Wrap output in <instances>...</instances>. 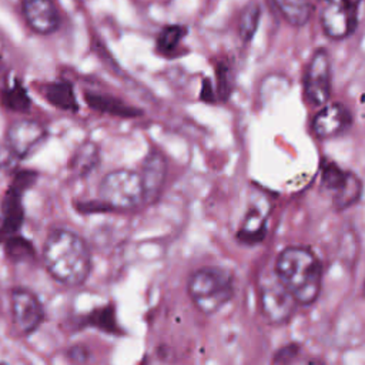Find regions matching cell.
Instances as JSON below:
<instances>
[{
  "label": "cell",
  "instance_id": "6da1fadb",
  "mask_svg": "<svg viewBox=\"0 0 365 365\" xmlns=\"http://www.w3.org/2000/svg\"><path fill=\"white\" fill-rule=\"evenodd\" d=\"M41 259L48 275L66 287H81L91 272V252L87 242L66 228L48 232L43 244Z\"/></svg>",
  "mask_w": 365,
  "mask_h": 365
},
{
  "label": "cell",
  "instance_id": "7a4b0ae2",
  "mask_svg": "<svg viewBox=\"0 0 365 365\" xmlns=\"http://www.w3.org/2000/svg\"><path fill=\"white\" fill-rule=\"evenodd\" d=\"M274 275L298 305H311L318 299L322 285V265L308 247L291 245L284 248L277 255Z\"/></svg>",
  "mask_w": 365,
  "mask_h": 365
},
{
  "label": "cell",
  "instance_id": "3957f363",
  "mask_svg": "<svg viewBox=\"0 0 365 365\" xmlns=\"http://www.w3.org/2000/svg\"><path fill=\"white\" fill-rule=\"evenodd\" d=\"M187 291L200 312L212 315L232 299L234 278L232 274L222 267H200L190 274Z\"/></svg>",
  "mask_w": 365,
  "mask_h": 365
},
{
  "label": "cell",
  "instance_id": "277c9868",
  "mask_svg": "<svg viewBox=\"0 0 365 365\" xmlns=\"http://www.w3.org/2000/svg\"><path fill=\"white\" fill-rule=\"evenodd\" d=\"M98 200L108 210H131L145 202L140 173L114 170L104 175L98 187Z\"/></svg>",
  "mask_w": 365,
  "mask_h": 365
},
{
  "label": "cell",
  "instance_id": "5b68a950",
  "mask_svg": "<svg viewBox=\"0 0 365 365\" xmlns=\"http://www.w3.org/2000/svg\"><path fill=\"white\" fill-rule=\"evenodd\" d=\"M297 301L287 288L274 278L265 279L259 287V308L265 319L271 324L281 325L288 322L297 309Z\"/></svg>",
  "mask_w": 365,
  "mask_h": 365
},
{
  "label": "cell",
  "instance_id": "8992f818",
  "mask_svg": "<svg viewBox=\"0 0 365 365\" xmlns=\"http://www.w3.org/2000/svg\"><path fill=\"white\" fill-rule=\"evenodd\" d=\"M305 97L311 106L324 107L331 94V63L327 50L318 48L307 67L304 80Z\"/></svg>",
  "mask_w": 365,
  "mask_h": 365
},
{
  "label": "cell",
  "instance_id": "52a82bcc",
  "mask_svg": "<svg viewBox=\"0 0 365 365\" xmlns=\"http://www.w3.org/2000/svg\"><path fill=\"white\" fill-rule=\"evenodd\" d=\"M319 21L324 33L332 40H342L352 34L356 27L358 4L349 1H321Z\"/></svg>",
  "mask_w": 365,
  "mask_h": 365
},
{
  "label": "cell",
  "instance_id": "ba28073f",
  "mask_svg": "<svg viewBox=\"0 0 365 365\" xmlns=\"http://www.w3.org/2000/svg\"><path fill=\"white\" fill-rule=\"evenodd\" d=\"M13 322L20 334H34L44 319V307L38 297L27 288H14L10 292Z\"/></svg>",
  "mask_w": 365,
  "mask_h": 365
},
{
  "label": "cell",
  "instance_id": "9c48e42d",
  "mask_svg": "<svg viewBox=\"0 0 365 365\" xmlns=\"http://www.w3.org/2000/svg\"><path fill=\"white\" fill-rule=\"evenodd\" d=\"M46 128L36 120H16L6 131V143L11 154L26 158L46 140Z\"/></svg>",
  "mask_w": 365,
  "mask_h": 365
},
{
  "label": "cell",
  "instance_id": "30bf717a",
  "mask_svg": "<svg viewBox=\"0 0 365 365\" xmlns=\"http://www.w3.org/2000/svg\"><path fill=\"white\" fill-rule=\"evenodd\" d=\"M351 124L349 110L339 103L321 107L312 120V130L319 138H331L344 133Z\"/></svg>",
  "mask_w": 365,
  "mask_h": 365
},
{
  "label": "cell",
  "instance_id": "8fae6325",
  "mask_svg": "<svg viewBox=\"0 0 365 365\" xmlns=\"http://www.w3.org/2000/svg\"><path fill=\"white\" fill-rule=\"evenodd\" d=\"M165 174L167 163L164 155L158 151H150L143 160L140 173L145 194V202H153L160 197L165 181Z\"/></svg>",
  "mask_w": 365,
  "mask_h": 365
},
{
  "label": "cell",
  "instance_id": "7c38bea8",
  "mask_svg": "<svg viewBox=\"0 0 365 365\" xmlns=\"http://www.w3.org/2000/svg\"><path fill=\"white\" fill-rule=\"evenodd\" d=\"M23 13L29 26L40 34L53 33L60 23L53 0H23Z\"/></svg>",
  "mask_w": 365,
  "mask_h": 365
},
{
  "label": "cell",
  "instance_id": "4fadbf2b",
  "mask_svg": "<svg viewBox=\"0 0 365 365\" xmlns=\"http://www.w3.org/2000/svg\"><path fill=\"white\" fill-rule=\"evenodd\" d=\"M81 327L97 328L110 335H121L123 329L117 321V311L114 304H106L103 307L94 308L93 311L81 315L78 318Z\"/></svg>",
  "mask_w": 365,
  "mask_h": 365
},
{
  "label": "cell",
  "instance_id": "5bb4252c",
  "mask_svg": "<svg viewBox=\"0 0 365 365\" xmlns=\"http://www.w3.org/2000/svg\"><path fill=\"white\" fill-rule=\"evenodd\" d=\"M84 98L93 110H97L100 113L110 114V115H114V117L131 118V117H137V115L141 114V111L138 108L131 107V106L125 104L123 100H118L113 96L87 91L84 94Z\"/></svg>",
  "mask_w": 365,
  "mask_h": 365
},
{
  "label": "cell",
  "instance_id": "9a60e30c",
  "mask_svg": "<svg viewBox=\"0 0 365 365\" xmlns=\"http://www.w3.org/2000/svg\"><path fill=\"white\" fill-rule=\"evenodd\" d=\"M265 235V212L258 207H251L245 214L237 232L238 241L252 245L262 241Z\"/></svg>",
  "mask_w": 365,
  "mask_h": 365
},
{
  "label": "cell",
  "instance_id": "2e32d148",
  "mask_svg": "<svg viewBox=\"0 0 365 365\" xmlns=\"http://www.w3.org/2000/svg\"><path fill=\"white\" fill-rule=\"evenodd\" d=\"M43 94L50 104L60 110L74 113L78 108L73 86L66 80H58L46 84L43 88Z\"/></svg>",
  "mask_w": 365,
  "mask_h": 365
},
{
  "label": "cell",
  "instance_id": "e0dca14e",
  "mask_svg": "<svg viewBox=\"0 0 365 365\" xmlns=\"http://www.w3.org/2000/svg\"><path fill=\"white\" fill-rule=\"evenodd\" d=\"M100 151L97 144L87 141L77 147L70 161V171L76 177H87L98 165Z\"/></svg>",
  "mask_w": 365,
  "mask_h": 365
},
{
  "label": "cell",
  "instance_id": "ac0fdd59",
  "mask_svg": "<svg viewBox=\"0 0 365 365\" xmlns=\"http://www.w3.org/2000/svg\"><path fill=\"white\" fill-rule=\"evenodd\" d=\"M281 16L294 27L307 24L312 16V4L309 0H274Z\"/></svg>",
  "mask_w": 365,
  "mask_h": 365
},
{
  "label": "cell",
  "instance_id": "d6986e66",
  "mask_svg": "<svg viewBox=\"0 0 365 365\" xmlns=\"http://www.w3.org/2000/svg\"><path fill=\"white\" fill-rule=\"evenodd\" d=\"M362 194V181L354 173H346L342 184L334 192V207L338 211H344L355 205Z\"/></svg>",
  "mask_w": 365,
  "mask_h": 365
},
{
  "label": "cell",
  "instance_id": "ffe728a7",
  "mask_svg": "<svg viewBox=\"0 0 365 365\" xmlns=\"http://www.w3.org/2000/svg\"><path fill=\"white\" fill-rule=\"evenodd\" d=\"M3 245H4L6 258L16 264L31 261L36 255V250H34L33 244L27 238L21 237L19 234L9 237L3 242Z\"/></svg>",
  "mask_w": 365,
  "mask_h": 365
},
{
  "label": "cell",
  "instance_id": "44dd1931",
  "mask_svg": "<svg viewBox=\"0 0 365 365\" xmlns=\"http://www.w3.org/2000/svg\"><path fill=\"white\" fill-rule=\"evenodd\" d=\"M259 19H261V7L258 3L251 1L242 9L240 14V21H238V33L242 41L247 43L252 40V37L258 30Z\"/></svg>",
  "mask_w": 365,
  "mask_h": 365
},
{
  "label": "cell",
  "instance_id": "7402d4cb",
  "mask_svg": "<svg viewBox=\"0 0 365 365\" xmlns=\"http://www.w3.org/2000/svg\"><path fill=\"white\" fill-rule=\"evenodd\" d=\"M1 100L9 110L17 111V113H26L30 110V106H31V101L26 88L17 80L14 81L13 86L6 87L3 90Z\"/></svg>",
  "mask_w": 365,
  "mask_h": 365
},
{
  "label": "cell",
  "instance_id": "603a6c76",
  "mask_svg": "<svg viewBox=\"0 0 365 365\" xmlns=\"http://www.w3.org/2000/svg\"><path fill=\"white\" fill-rule=\"evenodd\" d=\"M187 29L178 24L167 26L161 30V33L157 37V48L161 53H171L177 48V46L181 43L182 37L185 36Z\"/></svg>",
  "mask_w": 365,
  "mask_h": 365
},
{
  "label": "cell",
  "instance_id": "cb8c5ba5",
  "mask_svg": "<svg viewBox=\"0 0 365 365\" xmlns=\"http://www.w3.org/2000/svg\"><path fill=\"white\" fill-rule=\"evenodd\" d=\"M345 175H346V171L341 170L336 164L329 163L322 168V185L335 192L342 184Z\"/></svg>",
  "mask_w": 365,
  "mask_h": 365
},
{
  "label": "cell",
  "instance_id": "d4e9b609",
  "mask_svg": "<svg viewBox=\"0 0 365 365\" xmlns=\"http://www.w3.org/2000/svg\"><path fill=\"white\" fill-rule=\"evenodd\" d=\"M67 356L76 364H83L88 358V351L84 345H74L67 351Z\"/></svg>",
  "mask_w": 365,
  "mask_h": 365
},
{
  "label": "cell",
  "instance_id": "484cf974",
  "mask_svg": "<svg viewBox=\"0 0 365 365\" xmlns=\"http://www.w3.org/2000/svg\"><path fill=\"white\" fill-rule=\"evenodd\" d=\"M3 225H4V212H3V205H1V202H0V234H1Z\"/></svg>",
  "mask_w": 365,
  "mask_h": 365
},
{
  "label": "cell",
  "instance_id": "4316f807",
  "mask_svg": "<svg viewBox=\"0 0 365 365\" xmlns=\"http://www.w3.org/2000/svg\"><path fill=\"white\" fill-rule=\"evenodd\" d=\"M321 1H325V0H321ZM336 1H349V3H355V4H359L361 0H336Z\"/></svg>",
  "mask_w": 365,
  "mask_h": 365
},
{
  "label": "cell",
  "instance_id": "83f0119b",
  "mask_svg": "<svg viewBox=\"0 0 365 365\" xmlns=\"http://www.w3.org/2000/svg\"><path fill=\"white\" fill-rule=\"evenodd\" d=\"M308 365H324V364H322V362H319V361H315V359H314V361H309V362H308Z\"/></svg>",
  "mask_w": 365,
  "mask_h": 365
},
{
  "label": "cell",
  "instance_id": "f1b7e54d",
  "mask_svg": "<svg viewBox=\"0 0 365 365\" xmlns=\"http://www.w3.org/2000/svg\"><path fill=\"white\" fill-rule=\"evenodd\" d=\"M364 294H365V279H364Z\"/></svg>",
  "mask_w": 365,
  "mask_h": 365
},
{
  "label": "cell",
  "instance_id": "f546056e",
  "mask_svg": "<svg viewBox=\"0 0 365 365\" xmlns=\"http://www.w3.org/2000/svg\"><path fill=\"white\" fill-rule=\"evenodd\" d=\"M0 365H9V364H6V362H0Z\"/></svg>",
  "mask_w": 365,
  "mask_h": 365
}]
</instances>
